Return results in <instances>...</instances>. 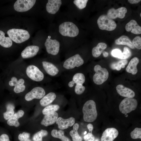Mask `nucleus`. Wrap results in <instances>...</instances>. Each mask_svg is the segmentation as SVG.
Instances as JSON below:
<instances>
[{
    "label": "nucleus",
    "instance_id": "34",
    "mask_svg": "<svg viewBox=\"0 0 141 141\" xmlns=\"http://www.w3.org/2000/svg\"><path fill=\"white\" fill-rule=\"evenodd\" d=\"M127 63L128 61L126 60H121L116 63L112 64L111 67L113 69L120 70L121 68H124Z\"/></svg>",
    "mask_w": 141,
    "mask_h": 141
},
{
    "label": "nucleus",
    "instance_id": "10",
    "mask_svg": "<svg viewBox=\"0 0 141 141\" xmlns=\"http://www.w3.org/2000/svg\"><path fill=\"white\" fill-rule=\"evenodd\" d=\"M36 1L34 0H17L14 3V7L18 12L28 11L34 6Z\"/></svg>",
    "mask_w": 141,
    "mask_h": 141
},
{
    "label": "nucleus",
    "instance_id": "41",
    "mask_svg": "<svg viewBox=\"0 0 141 141\" xmlns=\"http://www.w3.org/2000/svg\"><path fill=\"white\" fill-rule=\"evenodd\" d=\"M84 139L85 141H93L95 139V137L92 134V132L89 131L84 136Z\"/></svg>",
    "mask_w": 141,
    "mask_h": 141
},
{
    "label": "nucleus",
    "instance_id": "12",
    "mask_svg": "<svg viewBox=\"0 0 141 141\" xmlns=\"http://www.w3.org/2000/svg\"><path fill=\"white\" fill-rule=\"evenodd\" d=\"M49 36L45 43L47 52L52 55H56L58 53L60 47L59 42L56 39H52Z\"/></svg>",
    "mask_w": 141,
    "mask_h": 141
},
{
    "label": "nucleus",
    "instance_id": "16",
    "mask_svg": "<svg viewBox=\"0 0 141 141\" xmlns=\"http://www.w3.org/2000/svg\"><path fill=\"white\" fill-rule=\"evenodd\" d=\"M39 50V47L37 46L31 45L26 47L22 52L21 56L24 58L33 57L36 55Z\"/></svg>",
    "mask_w": 141,
    "mask_h": 141
},
{
    "label": "nucleus",
    "instance_id": "27",
    "mask_svg": "<svg viewBox=\"0 0 141 141\" xmlns=\"http://www.w3.org/2000/svg\"><path fill=\"white\" fill-rule=\"evenodd\" d=\"M107 47V44L104 43H99L96 46L94 47L92 49V56L95 57H98Z\"/></svg>",
    "mask_w": 141,
    "mask_h": 141
},
{
    "label": "nucleus",
    "instance_id": "31",
    "mask_svg": "<svg viewBox=\"0 0 141 141\" xmlns=\"http://www.w3.org/2000/svg\"><path fill=\"white\" fill-rule=\"evenodd\" d=\"M51 134L53 137L60 139L62 141H71L67 137L65 136L64 132L61 130L58 131L55 129L51 131Z\"/></svg>",
    "mask_w": 141,
    "mask_h": 141
},
{
    "label": "nucleus",
    "instance_id": "25",
    "mask_svg": "<svg viewBox=\"0 0 141 141\" xmlns=\"http://www.w3.org/2000/svg\"><path fill=\"white\" fill-rule=\"evenodd\" d=\"M56 97L55 93L50 92L44 96L40 101V105L46 106L52 103Z\"/></svg>",
    "mask_w": 141,
    "mask_h": 141
},
{
    "label": "nucleus",
    "instance_id": "7",
    "mask_svg": "<svg viewBox=\"0 0 141 141\" xmlns=\"http://www.w3.org/2000/svg\"><path fill=\"white\" fill-rule=\"evenodd\" d=\"M26 72L30 79L35 81H41L44 78L43 73L37 67L33 65L28 66L26 68Z\"/></svg>",
    "mask_w": 141,
    "mask_h": 141
},
{
    "label": "nucleus",
    "instance_id": "36",
    "mask_svg": "<svg viewBox=\"0 0 141 141\" xmlns=\"http://www.w3.org/2000/svg\"><path fill=\"white\" fill-rule=\"evenodd\" d=\"M88 1V0H75L73 3L78 8L81 9L86 7Z\"/></svg>",
    "mask_w": 141,
    "mask_h": 141
},
{
    "label": "nucleus",
    "instance_id": "9",
    "mask_svg": "<svg viewBox=\"0 0 141 141\" xmlns=\"http://www.w3.org/2000/svg\"><path fill=\"white\" fill-rule=\"evenodd\" d=\"M25 83V80L23 78L13 76L11 77L8 83L10 86L14 87V92L19 93L25 90L26 88Z\"/></svg>",
    "mask_w": 141,
    "mask_h": 141
},
{
    "label": "nucleus",
    "instance_id": "6",
    "mask_svg": "<svg viewBox=\"0 0 141 141\" xmlns=\"http://www.w3.org/2000/svg\"><path fill=\"white\" fill-rule=\"evenodd\" d=\"M137 105L138 102L136 99L126 98L120 102L119 106V108L121 113L126 114L134 110Z\"/></svg>",
    "mask_w": 141,
    "mask_h": 141
},
{
    "label": "nucleus",
    "instance_id": "28",
    "mask_svg": "<svg viewBox=\"0 0 141 141\" xmlns=\"http://www.w3.org/2000/svg\"><path fill=\"white\" fill-rule=\"evenodd\" d=\"M12 45V41L9 37H5L4 33L0 30V45L4 47L8 48Z\"/></svg>",
    "mask_w": 141,
    "mask_h": 141
},
{
    "label": "nucleus",
    "instance_id": "46",
    "mask_svg": "<svg viewBox=\"0 0 141 141\" xmlns=\"http://www.w3.org/2000/svg\"><path fill=\"white\" fill-rule=\"evenodd\" d=\"M103 54L104 56L105 57H107L108 55V53L105 51L103 52Z\"/></svg>",
    "mask_w": 141,
    "mask_h": 141
},
{
    "label": "nucleus",
    "instance_id": "5",
    "mask_svg": "<svg viewBox=\"0 0 141 141\" xmlns=\"http://www.w3.org/2000/svg\"><path fill=\"white\" fill-rule=\"evenodd\" d=\"M97 23L99 28L102 30L112 31L117 26L115 21L106 15H101L97 19Z\"/></svg>",
    "mask_w": 141,
    "mask_h": 141
},
{
    "label": "nucleus",
    "instance_id": "21",
    "mask_svg": "<svg viewBox=\"0 0 141 141\" xmlns=\"http://www.w3.org/2000/svg\"><path fill=\"white\" fill-rule=\"evenodd\" d=\"M24 111L21 110H18L17 112L14 113L13 116L7 120V124L10 126H14L18 127L20 125L18 119L24 116Z\"/></svg>",
    "mask_w": 141,
    "mask_h": 141
},
{
    "label": "nucleus",
    "instance_id": "33",
    "mask_svg": "<svg viewBox=\"0 0 141 141\" xmlns=\"http://www.w3.org/2000/svg\"><path fill=\"white\" fill-rule=\"evenodd\" d=\"M48 134L47 131L41 130L34 134L33 137V141H42L43 137L46 136Z\"/></svg>",
    "mask_w": 141,
    "mask_h": 141
},
{
    "label": "nucleus",
    "instance_id": "3",
    "mask_svg": "<svg viewBox=\"0 0 141 141\" xmlns=\"http://www.w3.org/2000/svg\"><path fill=\"white\" fill-rule=\"evenodd\" d=\"M60 33L64 36L74 37L79 33V30L77 26L70 22H65L61 24L59 27Z\"/></svg>",
    "mask_w": 141,
    "mask_h": 141
},
{
    "label": "nucleus",
    "instance_id": "42",
    "mask_svg": "<svg viewBox=\"0 0 141 141\" xmlns=\"http://www.w3.org/2000/svg\"><path fill=\"white\" fill-rule=\"evenodd\" d=\"M122 53L121 51L118 49L113 50L111 52L112 55L114 57L119 58Z\"/></svg>",
    "mask_w": 141,
    "mask_h": 141
},
{
    "label": "nucleus",
    "instance_id": "13",
    "mask_svg": "<svg viewBox=\"0 0 141 141\" xmlns=\"http://www.w3.org/2000/svg\"><path fill=\"white\" fill-rule=\"evenodd\" d=\"M118 134L119 132L116 128L113 127L107 128L102 133L101 141H113Z\"/></svg>",
    "mask_w": 141,
    "mask_h": 141
},
{
    "label": "nucleus",
    "instance_id": "38",
    "mask_svg": "<svg viewBox=\"0 0 141 141\" xmlns=\"http://www.w3.org/2000/svg\"><path fill=\"white\" fill-rule=\"evenodd\" d=\"M30 134V133L25 132H23L20 134L18 136V139L20 141H31L29 139Z\"/></svg>",
    "mask_w": 141,
    "mask_h": 141
},
{
    "label": "nucleus",
    "instance_id": "23",
    "mask_svg": "<svg viewBox=\"0 0 141 141\" xmlns=\"http://www.w3.org/2000/svg\"><path fill=\"white\" fill-rule=\"evenodd\" d=\"M85 77L84 75L81 73H77L73 76L72 80L70 81L68 84V86L70 87H73L76 84L83 85L85 81Z\"/></svg>",
    "mask_w": 141,
    "mask_h": 141
},
{
    "label": "nucleus",
    "instance_id": "48",
    "mask_svg": "<svg viewBox=\"0 0 141 141\" xmlns=\"http://www.w3.org/2000/svg\"><path fill=\"white\" fill-rule=\"evenodd\" d=\"M86 131H85V132L84 133V134H86Z\"/></svg>",
    "mask_w": 141,
    "mask_h": 141
},
{
    "label": "nucleus",
    "instance_id": "17",
    "mask_svg": "<svg viewBox=\"0 0 141 141\" xmlns=\"http://www.w3.org/2000/svg\"><path fill=\"white\" fill-rule=\"evenodd\" d=\"M116 89L119 95L126 98H133L135 95L134 92L133 90L125 87L122 84L118 85L116 87Z\"/></svg>",
    "mask_w": 141,
    "mask_h": 141
},
{
    "label": "nucleus",
    "instance_id": "19",
    "mask_svg": "<svg viewBox=\"0 0 141 141\" xmlns=\"http://www.w3.org/2000/svg\"><path fill=\"white\" fill-rule=\"evenodd\" d=\"M58 113L54 112L46 114L41 122V124L45 126H48L54 124L58 119Z\"/></svg>",
    "mask_w": 141,
    "mask_h": 141
},
{
    "label": "nucleus",
    "instance_id": "45",
    "mask_svg": "<svg viewBox=\"0 0 141 141\" xmlns=\"http://www.w3.org/2000/svg\"><path fill=\"white\" fill-rule=\"evenodd\" d=\"M128 2L131 4H136L141 1L140 0H128Z\"/></svg>",
    "mask_w": 141,
    "mask_h": 141
},
{
    "label": "nucleus",
    "instance_id": "37",
    "mask_svg": "<svg viewBox=\"0 0 141 141\" xmlns=\"http://www.w3.org/2000/svg\"><path fill=\"white\" fill-rule=\"evenodd\" d=\"M131 55V52L129 49L126 47L124 48L123 51L119 57L122 59H125L128 58Z\"/></svg>",
    "mask_w": 141,
    "mask_h": 141
},
{
    "label": "nucleus",
    "instance_id": "29",
    "mask_svg": "<svg viewBox=\"0 0 141 141\" xmlns=\"http://www.w3.org/2000/svg\"><path fill=\"white\" fill-rule=\"evenodd\" d=\"M79 127L78 123L75 124L73 126V129L71 131L69 134L73 141H82V138L79 134L78 130Z\"/></svg>",
    "mask_w": 141,
    "mask_h": 141
},
{
    "label": "nucleus",
    "instance_id": "26",
    "mask_svg": "<svg viewBox=\"0 0 141 141\" xmlns=\"http://www.w3.org/2000/svg\"><path fill=\"white\" fill-rule=\"evenodd\" d=\"M115 43L117 45H126L132 49L135 47L128 38L126 36H122L115 40Z\"/></svg>",
    "mask_w": 141,
    "mask_h": 141
},
{
    "label": "nucleus",
    "instance_id": "44",
    "mask_svg": "<svg viewBox=\"0 0 141 141\" xmlns=\"http://www.w3.org/2000/svg\"><path fill=\"white\" fill-rule=\"evenodd\" d=\"M87 127L89 131L92 132L93 129V125L91 124H89L87 125Z\"/></svg>",
    "mask_w": 141,
    "mask_h": 141
},
{
    "label": "nucleus",
    "instance_id": "2",
    "mask_svg": "<svg viewBox=\"0 0 141 141\" xmlns=\"http://www.w3.org/2000/svg\"><path fill=\"white\" fill-rule=\"evenodd\" d=\"M7 33L11 40L18 43L27 40L30 37L28 31L21 29H11L8 31Z\"/></svg>",
    "mask_w": 141,
    "mask_h": 141
},
{
    "label": "nucleus",
    "instance_id": "35",
    "mask_svg": "<svg viewBox=\"0 0 141 141\" xmlns=\"http://www.w3.org/2000/svg\"><path fill=\"white\" fill-rule=\"evenodd\" d=\"M131 138L134 139H141V128L138 127L136 128L131 133Z\"/></svg>",
    "mask_w": 141,
    "mask_h": 141
},
{
    "label": "nucleus",
    "instance_id": "18",
    "mask_svg": "<svg viewBox=\"0 0 141 141\" xmlns=\"http://www.w3.org/2000/svg\"><path fill=\"white\" fill-rule=\"evenodd\" d=\"M75 119L71 117L66 119H63L61 117H59L57 119L56 124L58 125V128L61 130L67 128L69 126L71 127L74 124Z\"/></svg>",
    "mask_w": 141,
    "mask_h": 141
},
{
    "label": "nucleus",
    "instance_id": "22",
    "mask_svg": "<svg viewBox=\"0 0 141 141\" xmlns=\"http://www.w3.org/2000/svg\"><path fill=\"white\" fill-rule=\"evenodd\" d=\"M125 29L128 32H131L135 34L141 33V27L137 22L134 20H132L126 25Z\"/></svg>",
    "mask_w": 141,
    "mask_h": 141
},
{
    "label": "nucleus",
    "instance_id": "43",
    "mask_svg": "<svg viewBox=\"0 0 141 141\" xmlns=\"http://www.w3.org/2000/svg\"><path fill=\"white\" fill-rule=\"evenodd\" d=\"M0 141H10L8 136L6 134H3L0 136Z\"/></svg>",
    "mask_w": 141,
    "mask_h": 141
},
{
    "label": "nucleus",
    "instance_id": "14",
    "mask_svg": "<svg viewBox=\"0 0 141 141\" xmlns=\"http://www.w3.org/2000/svg\"><path fill=\"white\" fill-rule=\"evenodd\" d=\"M127 12V9L125 7H121L117 9L112 8L108 10L107 15L112 19L117 17L122 19L125 17Z\"/></svg>",
    "mask_w": 141,
    "mask_h": 141
},
{
    "label": "nucleus",
    "instance_id": "20",
    "mask_svg": "<svg viewBox=\"0 0 141 141\" xmlns=\"http://www.w3.org/2000/svg\"><path fill=\"white\" fill-rule=\"evenodd\" d=\"M43 67L46 73L51 76H55L59 72L58 68L53 63L46 61L42 62Z\"/></svg>",
    "mask_w": 141,
    "mask_h": 141
},
{
    "label": "nucleus",
    "instance_id": "11",
    "mask_svg": "<svg viewBox=\"0 0 141 141\" xmlns=\"http://www.w3.org/2000/svg\"><path fill=\"white\" fill-rule=\"evenodd\" d=\"M44 89L41 87H36L27 93L25 96V99L27 101H31L34 99H42L45 96Z\"/></svg>",
    "mask_w": 141,
    "mask_h": 141
},
{
    "label": "nucleus",
    "instance_id": "39",
    "mask_svg": "<svg viewBox=\"0 0 141 141\" xmlns=\"http://www.w3.org/2000/svg\"><path fill=\"white\" fill-rule=\"evenodd\" d=\"M132 44L134 47L138 49H141V38L139 36L136 37L132 40Z\"/></svg>",
    "mask_w": 141,
    "mask_h": 141
},
{
    "label": "nucleus",
    "instance_id": "1",
    "mask_svg": "<svg viewBox=\"0 0 141 141\" xmlns=\"http://www.w3.org/2000/svg\"><path fill=\"white\" fill-rule=\"evenodd\" d=\"M82 111L83 119L85 122H92L95 121L97 116V113L95 102L93 100L86 101L83 106Z\"/></svg>",
    "mask_w": 141,
    "mask_h": 141
},
{
    "label": "nucleus",
    "instance_id": "30",
    "mask_svg": "<svg viewBox=\"0 0 141 141\" xmlns=\"http://www.w3.org/2000/svg\"><path fill=\"white\" fill-rule=\"evenodd\" d=\"M6 111L3 114V117L6 120H8L12 117L15 113V106L13 104L9 103L6 105Z\"/></svg>",
    "mask_w": 141,
    "mask_h": 141
},
{
    "label": "nucleus",
    "instance_id": "8",
    "mask_svg": "<svg viewBox=\"0 0 141 141\" xmlns=\"http://www.w3.org/2000/svg\"><path fill=\"white\" fill-rule=\"evenodd\" d=\"M84 63V61L81 57L79 54H77L67 59L64 63L63 67L67 69H71L75 67H79Z\"/></svg>",
    "mask_w": 141,
    "mask_h": 141
},
{
    "label": "nucleus",
    "instance_id": "47",
    "mask_svg": "<svg viewBox=\"0 0 141 141\" xmlns=\"http://www.w3.org/2000/svg\"><path fill=\"white\" fill-rule=\"evenodd\" d=\"M93 141H100V140L98 138H96Z\"/></svg>",
    "mask_w": 141,
    "mask_h": 141
},
{
    "label": "nucleus",
    "instance_id": "24",
    "mask_svg": "<svg viewBox=\"0 0 141 141\" xmlns=\"http://www.w3.org/2000/svg\"><path fill=\"white\" fill-rule=\"evenodd\" d=\"M139 62V59L137 57L132 58L126 68L127 72L133 75L136 74L138 72L137 66Z\"/></svg>",
    "mask_w": 141,
    "mask_h": 141
},
{
    "label": "nucleus",
    "instance_id": "49",
    "mask_svg": "<svg viewBox=\"0 0 141 141\" xmlns=\"http://www.w3.org/2000/svg\"><path fill=\"white\" fill-rule=\"evenodd\" d=\"M140 16L141 17V13H140Z\"/></svg>",
    "mask_w": 141,
    "mask_h": 141
},
{
    "label": "nucleus",
    "instance_id": "32",
    "mask_svg": "<svg viewBox=\"0 0 141 141\" xmlns=\"http://www.w3.org/2000/svg\"><path fill=\"white\" fill-rule=\"evenodd\" d=\"M60 108L59 106L56 104L51 105L45 107L42 110V113L44 115H46L58 110Z\"/></svg>",
    "mask_w": 141,
    "mask_h": 141
},
{
    "label": "nucleus",
    "instance_id": "40",
    "mask_svg": "<svg viewBox=\"0 0 141 141\" xmlns=\"http://www.w3.org/2000/svg\"><path fill=\"white\" fill-rule=\"evenodd\" d=\"M85 88L83 85L76 84L74 90L75 93L78 95L82 94L84 91Z\"/></svg>",
    "mask_w": 141,
    "mask_h": 141
},
{
    "label": "nucleus",
    "instance_id": "15",
    "mask_svg": "<svg viewBox=\"0 0 141 141\" xmlns=\"http://www.w3.org/2000/svg\"><path fill=\"white\" fill-rule=\"evenodd\" d=\"M62 4L61 0H49L46 5V9L49 13L56 14L59 10Z\"/></svg>",
    "mask_w": 141,
    "mask_h": 141
},
{
    "label": "nucleus",
    "instance_id": "4",
    "mask_svg": "<svg viewBox=\"0 0 141 141\" xmlns=\"http://www.w3.org/2000/svg\"><path fill=\"white\" fill-rule=\"evenodd\" d=\"M95 73L93 77V81L94 83L98 85H101L108 79L109 72L105 68H102L99 64L96 65L94 68Z\"/></svg>",
    "mask_w": 141,
    "mask_h": 141
}]
</instances>
